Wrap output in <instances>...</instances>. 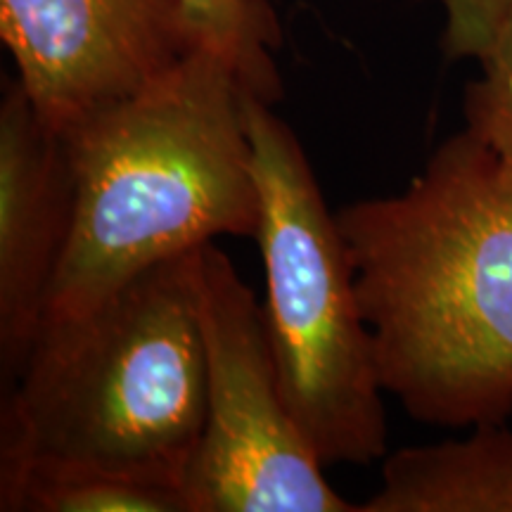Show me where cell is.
Listing matches in <instances>:
<instances>
[{
  "instance_id": "obj_1",
  "label": "cell",
  "mask_w": 512,
  "mask_h": 512,
  "mask_svg": "<svg viewBox=\"0 0 512 512\" xmlns=\"http://www.w3.org/2000/svg\"><path fill=\"white\" fill-rule=\"evenodd\" d=\"M382 389L411 418L512 415V169L460 131L392 197L337 211Z\"/></svg>"
},
{
  "instance_id": "obj_2",
  "label": "cell",
  "mask_w": 512,
  "mask_h": 512,
  "mask_svg": "<svg viewBox=\"0 0 512 512\" xmlns=\"http://www.w3.org/2000/svg\"><path fill=\"white\" fill-rule=\"evenodd\" d=\"M249 95L226 57L195 48L143 91L64 128L72 230L43 320L79 316L223 235L256 238Z\"/></svg>"
},
{
  "instance_id": "obj_3",
  "label": "cell",
  "mask_w": 512,
  "mask_h": 512,
  "mask_svg": "<svg viewBox=\"0 0 512 512\" xmlns=\"http://www.w3.org/2000/svg\"><path fill=\"white\" fill-rule=\"evenodd\" d=\"M0 396V465L124 467L188 486L207 420L195 252L147 268L79 316L43 320Z\"/></svg>"
},
{
  "instance_id": "obj_4",
  "label": "cell",
  "mask_w": 512,
  "mask_h": 512,
  "mask_svg": "<svg viewBox=\"0 0 512 512\" xmlns=\"http://www.w3.org/2000/svg\"><path fill=\"white\" fill-rule=\"evenodd\" d=\"M247 121L261 202L254 240L287 408L320 463L370 465L387 453L384 389L337 216L271 102L249 95Z\"/></svg>"
},
{
  "instance_id": "obj_5",
  "label": "cell",
  "mask_w": 512,
  "mask_h": 512,
  "mask_svg": "<svg viewBox=\"0 0 512 512\" xmlns=\"http://www.w3.org/2000/svg\"><path fill=\"white\" fill-rule=\"evenodd\" d=\"M197 316L207 358V420L192 458V512H358L323 477L287 408L266 311L209 242L195 249Z\"/></svg>"
},
{
  "instance_id": "obj_6",
  "label": "cell",
  "mask_w": 512,
  "mask_h": 512,
  "mask_svg": "<svg viewBox=\"0 0 512 512\" xmlns=\"http://www.w3.org/2000/svg\"><path fill=\"white\" fill-rule=\"evenodd\" d=\"M0 36L57 131L143 91L197 48L183 0H0Z\"/></svg>"
},
{
  "instance_id": "obj_7",
  "label": "cell",
  "mask_w": 512,
  "mask_h": 512,
  "mask_svg": "<svg viewBox=\"0 0 512 512\" xmlns=\"http://www.w3.org/2000/svg\"><path fill=\"white\" fill-rule=\"evenodd\" d=\"M74 178L62 131L17 79L0 102V394L22 373L69 242Z\"/></svg>"
},
{
  "instance_id": "obj_8",
  "label": "cell",
  "mask_w": 512,
  "mask_h": 512,
  "mask_svg": "<svg viewBox=\"0 0 512 512\" xmlns=\"http://www.w3.org/2000/svg\"><path fill=\"white\" fill-rule=\"evenodd\" d=\"M358 512H512V430L477 425L465 439L399 448Z\"/></svg>"
},
{
  "instance_id": "obj_9",
  "label": "cell",
  "mask_w": 512,
  "mask_h": 512,
  "mask_svg": "<svg viewBox=\"0 0 512 512\" xmlns=\"http://www.w3.org/2000/svg\"><path fill=\"white\" fill-rule=\"evenodd\" d=\"M3 512H190L183 479L57 460L0 465Z\"/></svg>"
},
{
  "instance_id": "obj_10",
  "label": "cell",
  "mask_w": 512,
  "mask_h": 512,
  "mask_svg": "<svg viewBox=\"0 0 512 512\" xmlns=\"http://www.w3.org/2000/svg\"><path fill=\"white\" fill-rule=\"evenodd\" d=\"M185 19L197 48H209L238 69L256 98H280L278 17L266 0H183Z\"/></svg>"
},
{
  "instance_id": "obj_11",
  "label": "cell",
  "mask_w": 512,
  "mask_h": 512,
  "mask_svg": "<svg viewBox=\"0 0 512 512\" xmlns=\"http://www.w3.org/2000/svg\"><path fill=\"white\" fill-rule=\"evenodd\" d=\"M479 64L482 76L465 88V131L512 169V10Z\"/></svg>"
},
{
  "instance_id": "obj_12",
  "label": "cell",
  "mask_w": 512,
  "mask_h": 512,
  "mask_svg": "<svg viewBox=\"0 0 512 512\" xmlns=\"http://www.w3.org/2000/svg\"><path fill=\"white\" fill-rule=\"evenodd\" d=\"M444 8V53L451 60H482L494 46L505 17L510 15L512 0H444Z\"/></svg>"
}]
</instances>
